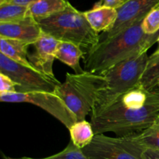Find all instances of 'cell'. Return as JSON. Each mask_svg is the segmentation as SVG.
I'll return each mask as SVG.
<instances>
[{"label":"cell","mask_w":159,"mask_h":159,"mask_svg":"<svg viewBox=\"0 0 159 159\" xmlns=\"http://www.w3.org/2000/svg\"><path fill=\"white\" fill-rule=\"evenodd\" d=\"M159 116L156 89L147 92L139 87L124 93L98 113L91 114L95 135L113 133L116 137L139 134L152 125Z\"/></svg>","instance_id":"6da1fadb"},{"label":"cell","mask_w":159,"mask_h":159,"mask_svg":"<svg viewBox=\"0 0 159 159\" xmlns=\"http://www.w3.org/2000/svg\"><path fill=\"white\" fill-rule=\"evenodd\" d=\"M141 23H136L90 48L84 56V70L103 75L116 64L138 54L146 52L148 37Z\"/></svg>","instance_id":"7a4b0ae2"},{"label":"cell","mask_w":159,"mask_h":159,"mask_svg":"<svg viewBox=\"0 0 159 159\" xmlns=\"http://www.w3.org/2000/svg\"><path fill=\"white\" fill-rule=\"evenodd\" d=\"M106 86L107 79L102 75L88 71L67 73L65 82L57 85L54 93L61 98L77 120L80 121L91 114L99 93Z\"/></svg>","instance_id":"3957f363"},{"label":"cell","mask_w":159,"mask_h":159,"mask_svg":"<svg viewBox=\"0 0 159 159\" xmlns=\"http://www.w3.org/2000/svg\"><path fill=\"white\" fill-rule=\"evenodd\" d=\"M37 22L44 34L58 41L73 43L87 51L99 43V34L91 27L84 12L71 4L65 10Z\"/></svg>","instance_id":"277c9868"},{"label":"cell","mask_w":159,"mask_h":159,"mask_svg":"<svg viewBox=\"0 0 159 159\" xmlns=\"http://www.w3.org/2000/svg\"><path fill=\"white\" fill-rule=\"evenodd\" d=\"M148 59L147 52L135 54L107 70L102 75L107 79V86L99 93L91 114L98 113L138 87Z\"/></svg>","instance_id":"5b68a950"},{"label":"cell","mask_w":159,"mask_h":159,"mask_svg":"<svg viewBox=\"0 0 159 159\" xmlns=\"http://www.w3.org/2000/svg\"><path fill=\"white\" fill-rule=\"evenodd\" d=\"M138 136V134L115 138L97 134L82 150L91 159H145V148Z\"/></svg>","instance_id":"8992f818"},{"label":"cell","mask_w":159,"mask_h":159,"mask_svg":"<svg viewBox=\"0 0 159 159\" xmlns=\"http://www.w3.org/2000/svg\"><path fill=\"white\" fill-rule=\"evenodd\" d=\"M0 100L3 102H26L37 106L61 123L68 130L77 122V118L69 110L65 102L54 93L29 92L0 94Z\"/></svg>","instance_id":"52a82bcc"},{"label":"cell","mask_w":159,"mask_h":159,"mask_svg":"<svg viewBox=\"0 0 159 159\" xmlns=\"http://www.w3.org/2000/svg\"><path fill=\"white\" fill-rule=\"evenodd\" d=\"M0 73L7 75L17 84L16 92H49L54 93L61 84L34 68H28L13 61L0 53Z\"/></svg>","instance_id":"ba28073f"},{"label":"cell","mask_w":159,"mask_h":159,"mask_svg":"<svg viewBox=\"0 0 159 159\" xmlns=\"http://www.w3.org/2000/svg\"><path fill=\"white\" fill-rule=\"evenodd\" d=\"M159 5V0H130L117 9L118 16L110 30L99 34V42L104 41L133 25L142 22L146 16Z\"/></svg>","instance_id":"9c48e42d"},{"label":"cell","mask_w":159,"mask_h":159,"mask_svg":"<svg viewBox=\"0 0 159 159\" xmlns=\"http://www.w3.org/2000/svg\"><path fill=\"white\" fill-rule=\"evenodd\" d=\"M58 42L43 32L38 40L33 44V52L28 54V59L35 69L52 79H57L53 71V64L56 59Z\"/></svg>","instance_id":"30bf717a"},{"label":"cell","mask_w":159,"mask_h":159,"mask_svg":"<svg viewBox=\"0 0 159 159\" xmlns=\"http://www.w3.org/2000/svg\"><path fill=\"white\" fill-rule=\"evenodd\" d=\"M42 33L38 22L33 17L15 23H0V38L13 39L33 45Z\"/></svg>","instance_id":"8fae6325"},{"label":"cell","mask_w":159,"mask_h":159,"mask_svg":"<svg viewBox=\"0 0 159 159\" xmlns=\"http://www.w3.org/2000/svg\"><path fill=\"white\" fill-rule=\"evenodd\" d=\"M85 18L91 27L99 34L110 30L116 23L117 9L107 6H93L92 9L84 12Z\"/></svg>","instance_id":"7c38bea8"},{"label":"cell","mask_w":159,"mask_h":159,"mask_svg":"<svg viewBox=\"0 0 159 159\" xmlns=\"http://www.w3.org/2000/svg\"><path fill=\"white\" fill-rule=\"evenodd\" d=\"M85 52L80 46L73 43L59 41L56 51V59L72 68L76 74L83 73L80 65V59L84 58Z\"/></svg>","instance_id":"4fadbf2b"},{"label":"cell","mask_w":159,"mask_h":159,"mask_svg":"<svg viewBox=\"0 0 159 159\" xmlns=\"http://www.w3.org/2000/svg\"><path fill=\"white\" fill-rule=\"evenodd\" d=\"M30 45L20 40L0 38V53L13 61L28 68H34L28 59V48ZM37 70V69H36Z\"/></svg>","instance_id":"5bb4252c"},{"label":"cell","mask_w":159,"mask_h":159,"mask_svg":"<svg viewBox=\"0 0 159 159\" xmlns=\"http://www.w3.org/2000/svg\"><path fill=\"white\" fill-rule=\"evenodd\" d=\"M70 4L68 0H39L28 6V15L37 21L65 10Z\"/></svg>","instance_id":"9a60e30c"},{"label":"cell","mask_w":159,"mask_h":159,"mask_svg":"<svg viewBox=\"0 0 159 159\" xmlns=\"http://www.w3.org/2000/svg\"><path fill=\"white\" fill-rule=\"evenodd\" d=\"M68 130L71 136V141L80 149L88 146L95 137L91 123L88 122L86 120L77 121Z\"/></svg>","instance_id":"2e32d148"},{"label":"cell","mask_w":159,"mask_h":159,"mask_svg":"<svg viewBox=\"0 0 159 159\" xmlns=\"http://www.w3.org/2000/svg\"><path fill=\"white\" fill-rule=\"evenodd\" d=\"M159 84V54L149 56L144 72L140 80L139 88L150 92L158 87Z\"/></svg>","instance_id":"e0dca14e"},{"label":"cell","mask_w":159,"mask_h":159,"mask_svg":"<svg viewBox=\"0 0 159 159\" xmlns=\"http://www.w3.org/2000/svg\"><path fill=\"white\" fill-rule=\"evenodd\" d=\"M28 15V6L7 2H0V23H15L21 21Z\"/></svg>","instance_id":"ac0fdd59"},{"label":"cell","mask_w":159,"mask_h":159,"mask_svg":"<svg viewBox=\"0 0 159 159\" xmlns=\"http://www.w3.org/2000/svg\"><path fill=\"white\" fill-rule=\"evenodd\" d=\"M138 137L145 149L159 151V116L151 127L138 134Z\"/></svg>","instance_id":"d6986e66"},{"label":"cell","mask_w":159,"mask_h":159,"mask_svg":"<svg viewBox=\"0 0 159 159\" xmlns=\"http://www.w3.org/2000/svg\"><path fill=\"white\" fill-rule=\"evenodd\" d=\"M23 159H91L84 154L82 149L76 147L71 141L67 147L57 154L42 158H23Z\"/></svg>","instance_id":"ffe728a7"},{"label":"cell","mask_w":159,"mask_h":159,"mask_svg":"<svg viewBox=\"0 0 159 159\" xmlns=\"http://www.w3.org/2000/svg\"><path fill=\"white\" fill-rule=\"evenodd\" d=\"M141 27L146 35L152 37L159 31V8L151 11L141 23Z\"/></svg>","instance_id":"44dd1931"},{"label":"cell","mask_w":159,"mask_h":159,"mask_svg":"<svg viewBox=\"0 0 159 159\" xmlns=\"http://www.w3.org/2000/svg\"><path fill=\"white\" fill-rule=\"evenodd\" d=\"M0 94L16 92L17 84L10 78L2 73H0Z\"/></svg>","instance_id":"7402d4cb"},{"label":"cell","mask_w":159,"mask_h":159,"mask_svg":"<svg viewBox=\"0 0 159 159\" xmlns=\"http://www.w3.org/2000/svg\"><path fill=\"white\" fill-rule=\"evenodd\" d=\"M130 0H99L94 6H107L118 9L122 7Z\"/></svg>","instance_id":"603a6c76"},{"label":"cell","mask_w":159,"mask_h":159,"mask_svg":"<svg viewBox=\"0 0 159 159\" xmlns=\"http://www.w3.org/2000/svg\"><path fill=\"white\" fill-rule=\"evenodd\" d=\"M39 0H0V2H7L23 6H30Z\"/></svg>","instance_id":"cb8c5ba5"},{"label":"cell","mask_w":159,"mask_h":159,"mask_svg":"<svg viewBox=\"0 0 159 159\" xmlns=\"http://www.w3.org/2000/svg\"><path fill=\"white\" fill-rule=\"evenodd\" d=\"M145 159H159V151L153 149H145L144 152Z\"/></svg>","instance_id":"d4e9b609"},{"label":"cell","mask_w":159,"mask_h":159,"mask_svg":"<svg viewBox=\"0 0 159 159\" xmlns=\"http://www.w3.org/2000/svg\"><path fill=\"white\" fill-rule=\"evenodd\" d=\"M157 7L159 8V5ZM159 38V31L158 33H157L154 36H152V37H148V41H147V44H146V47H145V51L147 52L148 50L150 49L151 48H152V46H153L154 44H155V43H157V40H158V39Z\"/></svg>","instance_id":"484cf974"},{"label":"cell","mask_w":159,"mask_h":159,"mask_svg":"<svg viewBox=\"0 0 159 159\" xmlns=\"http://www.w3.org/2000/svg\"><path fill=\"white\" fill-rule=\"evenodd\" d=\"M157 43H158V48H157L156 51H155V52L153 53V55H157V54H159V38L158 39V40H157Z\"/></svg>","instance_id":"4316f807"},{"label":"cell","mask_w":159,"mask_h":159,"mask_svg":"<svg viewBox=\"0 0 159 159\" xmlns=\"http://www.w3.org/2000/svg\"><path fill=\"white\" fill-rule=\"evenodd\" d=\"M155 89H156L157 93H158V96H159V88H158V87H157V88H155Z\"/></svg>","instance_id":"83f0119b"},{"label":"cell","mask_w":159,"mask_h":159,"mask_svg":"<svg viewBox=\"0 0 159 159\" xmlns=\"http://www.w3.org/2000/svg\"><path fill=\"white\" fill-rule=\"evenodd\" d=\"M158 88H159V84H158Z\"/></svg>","instance_id":"f1b7e54d"},{"label":"cell","mask_w":159,"mask_h":159,"mask_svg":"<svg viewBox=\"0 0 159 159\" xmlns=\"http://www.w3.org/2000/svg\"><path fill=\"white\" fill-rule=\"evenodd\" d=\"M7 159H11V158H7Z\"/></svg>","instance_id":"f546056e"}]
</instances>
